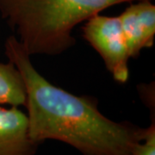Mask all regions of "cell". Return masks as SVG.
Masks as SVG:
<instances>
[{
  "label": "cell",
  "instance_id": "obj_1",
  "mask_svg": "<svg viewBox=\"0 0 155 155\" xmlns=\"http://www.w3.org/2000/svg\"><path fill=\"white\" fill-rule=\"evenodd\" d=\"M5 48L26 84L28 131L35 142L60 140L83 155H129L143 140L147 128L114 122L100 112L96 98L73 95L48 81L16 36L6 39Z\"/></svg>",
  "mask_w": 155,
  "mask_h": 155
},
{
  "label": "cell",
  "instance_id": "obj_2",
  "mask_svg": "<svg viewBox=\"0 0 155 155\" xmlns=\"http://www.w3.org/2000/svg\"><path fill=\"white\" fill-rule=\"evenodd\" d=\"M140 0H0V14L29 55H58L72 48L73 28L116 5Z\"/></svg>",
  "mask_w": 155,
  "mask_h": 155
},
{
  "label": "cell",
  "instance_id": "obj_3",
  "mask_svg": "<svg viewBox=\"0 0 155 155\" xmlns=\"http://www.w3.org/2000/svg\"><path fill=\"white\" fill-rule=\"evenodd\" d=\"M83 37L99 54L114 79L126 83L130 57L119 17L99 14L91 17L84 25Z\"/></svg>",
  "mask_w": 155,
  "mask_h": 155
},
{
  "label": "cell",
  "instance_id": "obj_4",
  "mask_svg": "<svg viewBox=\"0 0 155 155\" xmlns=\"http://www.w3.org/2000/svg\"><path fill=\"white\" fill-rule=\"evenodd\" d=\"M131 4L119 16L130 58H137L144 48L153 46L155 5L152 0Z\"/></svg>",
  "mask_w": 155,
  "mask_h": 155
},
{
  "label": "cell",
  "instance_id": "obj_5",
  "mask_svg": "<svg viewBox=\"0 0 155 155\" xmlns=\"http://www.w3.org/2000/svg\"><path fill=\"white\" fill-rule=\"evenodd\" d=\"M38 146L29 136L28 116L0 106V155H34Z\"/></svg>",
  "mask_w": 155,
  "mask_h": 155
},
{
  "label": "cell",
  "instance_id": "obj_6",
  "mask_svg": "<svg viewBox=\"0 0 155 155\" xmlns=\"http://www.w3.org/2000/svg\"><path fill=\"white\" fill-rule=\"evenodd\" d=\"M27 89L20 71L11 61L0 63V105L25 106Z\"/></svg>",
  "mask_w": 155,
  "mask_h": 155
},
{
  "label": "cell",
  "instance_id": "obj_7",
  "mask_svg": "<svg viewBox=\"0 0 155 155\" xmlns=\"http://www.w3.org/2000/svg\"><path fill=\"white\" fill-rule=\"evenodd\" d=\"M129 155H155V126L147 127L144 138L134 146Z\"/></svg>",
  "mask_w": 155,
  "mask_h": 155
},
{
  "label": "cell",
  "instance_id": "obj_8",
  "mask_svg": "<svg viewBox=\"0 0 155 155\" xmlns=\"http://www.w3.org/2000/svg\"><path fill=\"white\" fill-rule=\"evenodd\" d=\"M154 85L147 84V85H140L139 87V91L140 93L141 98L144 100L145 104L148 106L150 110H152V107L154 110V100H152V94L154 93Z\"/></svg>",
  "mask_w": 155,
  "mask_h": 155
}]
</instances>
